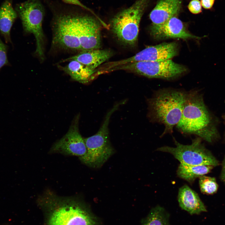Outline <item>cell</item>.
I'll return each mask as SVG.
<instances>
[{"instance_id":"cell-1","label":"cell","mask_w":225,"mask_h":225,"mask_svg":"<svg viewBox=\"0 0 225 225\" xmlns=\"http://www.w3.org/2000/svg\"><path fill=\"white\" fill-rule=\"evenodd\" d=\"M44 225H99L86 203L78 197L60 196L48 190L38 198Z\"/></svg>"},{"instance_id":"cell-2","label":"cell","mask_w":225,"mask_h":225,"mask_svg":"<svg viewBox=\"0 0 225 225\" xmlns=\"http://www.w3.org/2000/svg\"><path fill=\"white\" fill-rule=\"evenodd\" d=\"M176 126L181 132L195 134L209 142L219 137L214 118L197 91L185 92L181 117Z\"/></svg>"},{"instance_id":"cell-3","label":"cell","mask_w":225,"mask_h":225,"mask_svg":"<svg viewBox=\"0 0 225 225\" xmlns=\"http://www.w3.org/2000/svg\"><path fill=\"white\" fill-rule=\"evenodd\" d=\"M185 92L172 89L158 91L148 100V116L152 121L163 124L162 135L171 133L182 114Z\"/></svg>"},{"instance_id":"cell-4","label":"cell","mask_w":225,"mask_h":225,"mask_svg":"<svg viewBox=\"0 0 225 225\" xmlns=\"http://www.w3.org/2000/svg\"><path fill=\"white\" fill-rule=\"evenodd\" d=\"M118 108L117 106H113L107 113L98 132L84 138L87 151L84 155L79 157L83 163L92 168H99L115 153L109 140L108 125L112 115Z\"/></svg>"},{"instance_id":"cell-5","label":"cell","mask_w":225,"mask_h":225,"mask_svg":"<svg viewBox=\"0 0 225 225\" xmlns=\"http://www.w3.org/2000/svg\"><path fill=\"white\" fill-rule=\"evenodd\" d=\"M149 0H137L131 6L113 18L112 27L114 34L122 42L129 45L136 43L139 24Z\"/></svg>"},{"instance_id":"cell-6","label":"cell","mask_w":225,"mask_h":225,"mask_svg":"<svg viewBox=\"0 0 225 225\" xmlns=\"http://www.w3.org/2000/svg\"><path fill=\"white\" fill-rule=\"evenodd\" d=\"M15 10L25 31L34 35L36 44L35 53L43 60L44 37L42 23L45 15L43 5L39 0H27L17 5Z\"/></svg>"},{"instance_id":"cell-7","label":"cell","mask_w":225,"mask_h":225,"mask_svg":"<svg viewBox=\"0 0 225 225\" xmlns=\"http://www.w3.org/2000/svg\"><path fill=\"white\" fill-rule=\"evenodd\" d=\"M53 42L58 47L71 50H81L79 39L78 14L62 11L54 15Z\"/></svg>"},{"instance_id":"cell-8","label":"cell","mask_w":225,"mask_h":225,"mask_svg":"<svg viewBox=\"0 0 225 225\" xmlns=\"http://www.w3.org/2000/svg\"><path fill=\"white\" fill-rule=\"evenodd\" d=\"M124 70L150 78L170 79L185 72L187 69L171 59L155 61H142L129 63L113 68L108 72Z\"/></svg>"},{"instance_id":"cell-9","label":"cell","mask_w":225,"mask_h":225,"mask_svg":"<svg viewBox=\"0 0 225 225\" xmlns=\"http://www.w3.org/2000/svg\"><path fill=\"white\" fill-rule=\"evenodd\" d=\"M201 138H197L191 144L185 145L174 140L175 147L164 146L157 150L169 153L181 163L192 165H208L215 167L218 162L212 153L205 147Z\"/></svg>"},{"instance_id":"cell-10","label":"cell","mask_w":225,"mask_h":225,"mask_svg":"<svg viewBox=\"0 0 225 225\" xmlns=\"http://www.w3.org/2000/svg\"><path fill=\"white\" fill-rule=\"evenodd\" d=\"M178 51V45L176 42L163 43L147 47L129 58L110 62L109 66L112 68L137 62L170 59L177 55Z\"/></svg>"},{"instance_id":"cell-11","label":"cell","mask_w":225,"mask_h":225,"mask_svg":"<svg viewBox=\"0 0 225 225\" xmlns=\"http://www.w3.org/2000/svg\"><path fill=\"white\" fill-rule=\"evenodd\" d=\"M79 117L73 120L67 133L57 141L50 149V153H59L79 157L84 155L87 150L84 138L78 129Z\"/></svg>"},{"instance_id":"cell-12","label":"cell","mask_w":225,"mask_h":225,"mask_svg":"<svg viewBox=\"0 0 225 225\" xmlns=\"http://www.w3.org/2000/svg\"><path fill=\"white\" fill-rule=\"evenodd\" d=\"M79 39L81 50L98 49L101 43L100 28L92 17L78 14Z\"/></svg>"},{"instance_id":"cell-13","label":"cell","mask_w":225,"mask_h":225,"mask_svg":"<svg viewBox=\"0 0 225 225\" xmlns=\"http://www.w3.org/2000/svg\"><path fill=\"white\" fill-rule=\"evenodd\" d=\"M150 33L153 38L157 39L168 38L199 39L201 38L190 33L182 21L176 16L162 24H152Z\"/></svg>"},{"instance_id":"cell-14","label":"cell","mask_w":225,"mask_h":225,"mask_svg":"<svg viewBox=\"0 0 225 225\" xmlns=\"http://www.w3.org/2000/svg\"><path fill=\"white\" fill-rule=\"evenodd\" d=\"M181 4V0H159L149 15L152 24H162L176 16Z\"/></svg>"},{"instance_id":"cell-15","label":"cell","mask_w":225,"mask_h":225,"mask_svg":"<svg viewBox=\"0 0 225 225\" xmlns=\"http://www.w3.org/2000/svg\"><path fill=\"white\" fill-rule=\"evenodd\" d=\"M178 201L180 207L191 215L199 214L207 211L198 194L187 185L179 188Z\"/></svg>"},{"instance_id":"cell-16","label":"cell","mask_w":225,"mask_h":225,"mask_svg":"<svg viewBox=\"0 0 225 225\" xmlns=\"http://www.w3.org/2000/svg\"><path fill=\"white\" fill-rule=\"evenodd\" d=\"M112 53L110 50L98 49L82 50L78 54L69 58L64 61L74 60L93 70L109 59Z\"/></svg>"},{"instance_id":"cell-17","label":"cell","mask_w":225,"mask_h":225,"mask_svg":"<svg viewBox=\"0 0 225 225\" xmlns=\"http://www.w3.org/2000/svg\"><path fill=\"white\" fill-rule=\"evenodd\" d=\"M12 0H6L0 7V31L7 43L11 42L10 31L18 13Z\"/></svg>"},{"instance_id":"cell-18","label":"cell","mask_w":225,"mask_h":225,"mask_svg":"<svg viewBox=\"0 0 225 225\" xmlns=\"http://www.w3.org/2000/svg\"><path fill=\"white\" fill-rule=\"evenodd\" d=\"M63 70L73 79L85 83L92 78L96 70H93L76 60H72Z\"/></svg>"},{"instance_id":"cell-19","label":"cell","mask_w":225,"mask_h":225,"mask_svg":"<svg viewBox=\"0 0 225 225\" xmlns=\"http://www.w3.org/2000/svg\"><path fill=\"white\" fill-rule=\"evenodd\" d=\"M208 165H192L180 163L178 168V176L190 183L209 172L214 167Z\"/></svg>"},{"instance_id":"cell-20","label":"cell","mask_w":225,"mask_h":225,"mask_svg":"<svg viewBox=\"0 0 225 225\" xmlns=\"http://www.w3.org/2000/svg\"><path fill=\"white\" fill-rule=\"evenodd\" d=\"M169 218V215L165 209L157 205L151 209L142 225H170Z\"/></svg>"},{"instance_id":"cell-21","label":"cell","mask_w":225,"mask_h":225,"mask_svg":"<svg viewBox=\"0 0 225 225\" xmlns=\"http://www.w3.org/2000/svg\"><path fill=\"white\" fill-rule=\"evenodd\" d=\"M199 182L201 191L203 193L212 195L218 190V185L214 178L203 175L199 178Z\"/></svg>"},{"instance_id":"cell-22","label":"cell","mask_w":225,"mask_h":225,"mask_svg":"<svg viewBox=\"0 0 225 225\" xmlns=\"http://www.w3.org/2000/svg\"><path fill=\"white\" fill-rule=\"evenodd\" d=\"M7 52V47L0 38V70L4 66L9 64Z\"/></svg>"},{"instance_id":"cell-23","label":"cell","mask_w":225,"mask_h":225,"mask_svg":"<svg viewBox=\"0 0 225 225\" xmlns=\"http://www.w3.org/2000/svg\"><path fill=\"white\" fill-rule=\"evenodd\" d=\"M188 8L189 11L194 14H198L202 11V5L199 0H192L189 3Z\"/></svg>"},{"instance_id":"cell-24","label":"cell","mask_w":225,"mask_h":225,"mask_svg":"<svg viewBox=\"0 0 225 225\" xmlns=\"http://www.w3.org/2000/svg\"><path fill=\"white\" fill-rule=\"evenodd\" d=\"M62 2L65 3L69 4H71L72 5H74L77 6H79L87 10L90 11L94 15H95L96 16L95 14L94 13L93 11L90 9L89 8L86 6L82 3L79 0H62Z\"/></svg>"},{"instance_id":"cell-25","label":"cell","mask_w":225,"mask_h":225,"mask_svg":"<svg viewBox=\"0 0 225 225\" xmlns=\"http://www.w3.org/2000/svg\"><path fill=\"white\" fill-rule=\"evenodd\" d=\"M215 0H201V5L206 9L211 8Z\"/></svg>"},{"instance_id":"cell-26","label":"cell","mask_w":225,"mask_h":225,"mask_svg":"<svg viewBox=\"0 0 225 225\" xmlns=\"http://www.w3.org/2000/svg\"><path fill=\"white\" fill-rule=\"evenodd\" d=\"M220 178L221 181L225 184V156L222 163V167Z\"/></svg>"},{"instance_id":"cell-27","label":"cell","mask_w":225,"mask_h":225,"mask_svg":"<svg viewBox=\"0 0 225 225\" xmlns=\"http://www.w3.org/2000/svg\"><path fill=\"white\" fill-rule=\"evenodd\" d=\"M222 118L224 120V122L225 123V114L222 115Z\"/></svg>"}]
</instances>
